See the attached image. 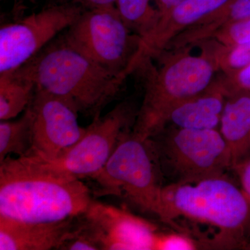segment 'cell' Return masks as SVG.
Wrapping results in <instances>:
<instances>
[{"label": "cell", "instance_id": "cell-9", "mask_svg": "<svg viewBox=\"0 0 250 250\" xmlns=\"http://www.w3.org/2000/svg\"><path fill=\"white\" fill-rule=\"evenodd\" d=\"M84 9L50 4L0 27V75L18 70L74 24Z\"/></svg>", "mask_w": 250, "mask_h": 250}, {"label": "cell", "instance_id": "cell-21", "mask_svg": "<svg viewBox=\"0 0 250 250\" xmlns=\"http://www.w3.org/2000/svg\"><path fill=\"white\" fill-rule=\"evenodd\" d=\"M211 39L226 47L250 42V18L225 26L217 31Z\"/></svg>", "mask_w": 250, "mask_h": 250}, {"label": "cell", "instance_id": "cell-6", "mask_svg": "<svg viewBox=\"0 0 250 250\" xmlns=\"http://www.w3.org/2000/svg\"><path fill=\"white\" fill-rule=\"evenodd\" d=\"M163 177L150 139L126 133L103 170L91 179L101 195L127 199L143 210L159 215Z\"/></svg>", "mask_w": 250, "mask_h": 250}, {"label": "cell", "instance_id": "cell-23", "mask_svg": "<svg viewBox=\"0 0 250 250\" xmlns=\"http://www.w3.org/2000/svg\"><path fill=\"white\" fill-rule=\"evenodd\" d=\"M227 93L250 91V65L231 76L220 77Z\"/></svg>", "mask_w": 250, "mask_h": 250}, {"label": "cell", "instance_id": "cell-3", "mask_svg": "<svg viewBox=\"0 0 250 250\" xmlns=\"http://www.w3.org/2000/svg\"><path fill=\"white\" fill-rule=\"evenodd\" d=\"M158 216L170 225L183 218L214 228L220 248L250 246V202L225 175L164 187Z\"/></svg>", "mask_w": 250, "mask_h": 250}, {"label": "cell", "instance_id": "cell-12", "mask_svg": "<svg viewBox=\"0 0 250 250\" xmlns=\"http://www.w3.org/2000/svg\"><path fill=\"white\" fill-rule=\"evenodd\" d=\"M229 0H184L161 16L152 32L140 41L130 70L136 71L145 62L165 50L176 36L223 7Z\"/></svg>", "mask_w": 250, "mask_h": 250}, {"label": "cell", "instance_id": "cell-16", "mask_svg": "<svg viewBox=\"0 0 250 250\" xmlns=\"http://www.w3.org/2000/svg\"><path fill=\"white\" fill-rule=\"evenodd\" d=\"M34 93L32 82L16 72L0 75V120L14 119L25 111Z\"/></svg>", "mask_w": 250, "mask_h": 250}, {"label": "cell", "instance_id": "cell-14", "mask_svg": "<svg viewBox=\"0 0 250 250\" xmlns=\"http://www.w3.org/2000/svg\"><path fill=\"white\" fill-rule=\"evenodd\" d=\"M226 89L218 79L198 95L188 99L170 112L166 126L182 129H218L227 98Z\"/></svg>", "mask_w": 250, "mask_h": 250}, {"label": "cell", "instance_id": "cell-26", "mask_svg": "<svg viewBox=\"0 0 250 250\" xmlns=\"http://www.w3.org/2000/svg\"><path fill=\"white\" fill-rule=\"evenodd\" d=\"M232 169L236 171L239 177L242 191L250 202V159L240 161Z\"/></svg>", "mask_w": 250, "mask_h": 250}, {"label": "cell", "instance_id": "cell-27", "mask_svg": "<svg viewBox=\"0 0 250 250\" xmlns=\"http://www.w3.org/2000/svg\"><path fill=\"white\" fill-rule=\"evenodd\" d=\"M154 1L161 17L163 14H165L184 0H154Z\"/></svg>", "mask_w": 250, "mask_h": 250}, {"label": "cell", "instance_id": "cell-25", "mask_svg": "<svg viewBox=\"0 0 250 250\" xmlns=\"http://www.w3.org/2000/svg\"><path fill=\"white\" fill-rule=\"evenodd\" d=\"M116 0H52L51 4H72L84 10L115 6Z\"/></svg>", "mask_w": 250, "mask_h": 250}, {"label": "cell", "instance_id": "cell-28", "mask_svg": "<svg viewBox=\"0 0 250 250\" xmlns=\"http://www.w3.org/2000/svg\"><path fill=\"white\" fill-rule=\"evenodd\" d=\"M28 1H36V0H28Z\"/></svg>", "mask_w": 250, "mask_h": 250}, {"label": "cell", "instance_id": "cell-17", "mask_svg": "<svg viewBox=\"0 0 250 250\" xmlns=\"http://www.w3.org/2000/svg\"><path fill=\"white\" fill-rule=\"evenodd\" d=\"M32 150V128L29 110L16 120L0 123V163L11 155L24 157Z\"/></svg>", "mask_w": 250, "mask_h": 250}, {"label": "cell", "instance_id": "cell-15", "mask_svg": "<svg viewBox=\"0 0 250 250\" xmlns=\"http://www.w3.org/2000/svg\"><path fill=\"white\" fill-rule=\"evenodd\" d=\"M219 129L231 151L233 167L250 150V91L227 95Z\"/></svg>", "mask_w": 250, "mask_h": 250}, {"label": "cell", "instance_id": "cell-13", "mask_svg": "<svg viewBox=\"0 0 250 250\" xmlns=\"http://www.w3.org/2000/svg\"><path fill=\"white\" fill-rule=\"evenodd\" d=\"M75 219L39 223L0 215V250H58Z\"/></svg>", "mask_w": 250, "mask_h": 250}, {"label": "cell", "instance_id": "cell-18", "mask_svg": "<svg viewBox=\"0 0 250 250\" xmlns=\"http://www.w3.org/2000/svg\"><path fill=\"white\" fill-rule=\"evenodd\" d=\"M154 3V0H116L115 7L130 30L142 39L152 32L160 17Z\"/></svg>", "mask_w": 250, "mask_h": 250}, {"label": "cell", "instance_id": "cell-10", "mask_svg": "<svg viewBox=\"0 0 250 250\" xmlns=\"http://www.w3.org/2000/svg\"><path fill=\"white\" fill-rule=\"evenodd\" d=\"M31 117L30 155L44 161L57 159L84 135L79 124V111L60 97L36 90L28 106Z\"/></svg>", "mask_w": 250, "mask_h": 250}, {"label": "cell", "instance_id": "cell-7", "mask_svg": "<svg viewBox=\"0 0 250 250\" xmlns=\"http://www.w3.org/2000/svg\"><path fill=\"white\" fill-rule=\"evenodd\" d=\"M63 33L99 65L118 75H130L141 39L126 25L115 6L84 10Z\"/></svg>", "mask_w": 250, "mask_h": 250}, {"label": "cell", "instance_id": "cell-5", "mask_svg": "<svg viewBox=\"0 0 250 250\" xmlns=\"http://www.w3.org/2000/svg\"><path fill=\"white\" fill-rule=\"evenodd\" d=\"M150 140L163 177L171 184L199 182L232 169L231 151L218 129L166 126Z\"/></svg>", "mask_w": 250, "mask_h": 250}, {"label": "cell", "instance_id": "cell-4", "mask_svg": "<svg viewBox=\"0 0 250 250\" xmlns=\"http://www.w3.org/2000/svg\"><path fill=\"white\" fill-rule=\"evenodd\" d=\"M200 54L190 46L164 51L159 66L146 72L144 98L132 131L143 139L155 136L166 126L170 112L181 103L207 90L218 71L208 41Z\"/></svg>", "mask_w": 250, "mask_h": 250}, {"label": "cell", "instance_id": "cell-1", "mask_svg": "<svg viewBox=\"0 0 250 250\" xmlns=\"http://www.w3.org/2000/svg\"><path fill=\"white\" fill-rule=\"evenodd\" d=\"M93 201L81 179L33 156L0 163V215L29 223H56L83 214Z\"/></svg>", "mask_w": 250, "mask_h": 250}, {"label": "cell", "instance_id": "cell-22", "mask_svg": "<svg viewBox=\"0 0 250 250\" xmlns=\"http://www.w3.org/2000/svg\"><path fill=\"white\" fill-rule=\"evenodd\" d=\"M195 242L179 234H162L158 241L157 250H192L196 249Z\"/></svg>", "mask_w": 250, "mask_h": 250}, {"label": "cell", "instance_id": "cell-8", "mask_svg": "<svg viewBox=\"0 0 250 250\" xmlns=\"http://www.w3.org/2000/svg\"><path fill=\"white\" fill-rule=\"evenodd\" d=\"M138 109L129 102L118 104L104 116L93 118L80 141L44 165L77 178L93 179L110 159L126 133L132 130ZM35 157V156H34Z\"/></svg>", "mask_w": 250, "mask_h": 250}, {"label": "cell", "instance_id": "cell-2", "mask_svg": "<svg viewBox=\"0 0 250 250\" xmlns=\"http://www.w3.org/2000/svg\"><path fill=\"white\" fill-rule=\"evenodd\" d=\"M63 32L14 72L32 82L36 90L60 97L79 113L95 118L116 99L127 77L94 62Z\"/></svg>", "mask_w": 250, "mask_h": 250}, {"label": "cell", "instance_id": "cell-11", "mask_svg": "<svg viewBox=\"0 0 250 250\" xmlns=\"http://www.w3.org/2000/svg\"><path fill=\"white\" fill-rule=\"evenodd\" d=\"M81 222L100 250H156L161 233L155 225L113 206L93 200Z\"/></svg>", "mask_w": 250, "mask_h": 250}, {"label": "cell", "instance_id": "cell-19", "mask_svg": "<svg viewBox=\"0 0 250 250\" xmlns=\"http://www.w3.org/2000/svg\"><path fill=\"white\" fill-rule=\"evenodd\" d=\"M212 54L218 71L231 76L250 65V42L233 47L220 45L209 39Z\"/></svg>", "mask_w": 250, "mask_h": 250}, {"label": "cell", "instance_id": "cell-24", "mask_svg": "<svg viewBox=\"0 0 250 250\" xmlns=\"http://www.w3.org/2000/svg\"><path fill=\"white\" fill-rule=\"evenodd\" d=\"M223 9L229 24L250 18V0H229Z\"/></svg>", "mask_w": 250, "mask_h": 250}, {"label": "cell", "instance_id": "cell-20", "mask_svg": "<svg viewBox=\"0 0 250 250\" xmlns=\"http://www.w3.org/2000/svg\"><path fill=\"white\" fill-rule=\"evenodd\" d=\"M58 250H100V248L77 217L72 228L62 238Z\"/></svg>", "mask_w": 250, "mask_h": 250}]
</instances>
